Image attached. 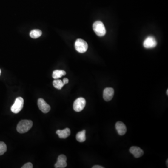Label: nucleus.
Returning <instances> with one entry per match:
<instances>
[{"label": "nucleus", "mask_w": 168, "mask_h": 168, "mask_svg": "<svg viewBox=\"0 0 168 168\" xmlns=\"http://www.w3.org/2000/svg\"><path fill=\"white\" fill-rule=\"evenodd\" d=\"M7 151V146L4 142L0 141V155L4 154Z\"/></svg>", "instance_id": "obj_17"}, {"label": "nucleus", "mask_w": 168, "mask_h": 168, "mask_svg": "<svg viewBox=\"0 0 168 168\" xmlns=\"http://www.w3.org/2000/svg\"><path fill=\"white\" fill-rule=\"evenodd\" d=\"M33 125V122L30 120H21L18 123L16 127L18 132L21 134H24L28 132L31 129Z\"/></svg>", "instance_id": "obj_1"}, {"label": "nucleus", "mask_w": 168, "mask_h": 168, "mask_svg": "<svg viewBox=\"0 0 168 168\" xmlns=\"http://www.w3.org/2000/svg\"><path fill=\"white\" fill-rule=\"evenodd\" d=\"M24 105V100L23 98L20 97L17 98L16 99L14 104L11 107V110L14 114H18V112H19L21 110V109H23Z\"/></svg>", "instance_id": "obj_3"}, {"label": "nucleus", "mask_w": 168, "mask_h": 168, "mask_svg": "<svg viewBox=\"0 0 168 168\" xmlns=\"http://www.w3.org/2000/svg\"><path fill=\"white\" fill-rule=\"evenodd\" d=\"M66 75V72L64 70H56L53 72V78L54 79H58L62 76Z\"/></svg>", "instance_id": "obj_13"}, {"label": "nucleus", "mask_w": 168, "mask_h": 168, "mask_svg": "<svg viewBox=\"0 0 168 168\" xmlns=\"http://www.w3.org/2000/svg\"><path fill=\"white\" fill-rule=\"evenodd\" d=\"M93 28L94 32L98 36H103L106 33V30L105 29V26L101 21H95L93 24Z\"/></svg>", "instance_id": "obj_2"}, {"label": "nucleus", "mask_w": 168, "mask_h": 168, "mask_svg": "<svg viewBox=\"0 0 168 168\" xmlns=\"http://www.w3.org/2000/svg\"><path fill=\"white\" fill-rule=\"evenodd\" d=\"M42 31L40 30H38V29L31 30L30 32V37L32 38L35 39L39 38L40 36L42 35Z\"/></svg>", "instance_id": "obj_15"}, {"label": "nucleus", "mask_w": 168, "mask_h": 168, "mask_svg": "<svg viewBox=\"0 0 168 168\" xmlns=\"http://www.w3.org/2000/svg\"><path fill=\"white\" fill-rule=\"evenodd\" d=\"M67 158L64 155H61L58 157L57 163L55 164V168H64L67 167Z\"/></svg>", "instance_id": "obj_8"}, {"label": "nucleus", "mask_w": 168, "mask_h": 168, "mask_svg": "<svg viewBox=\"0 0 168 168\" xmlns=\"http://www.w3.org/2000/svg\"><path fill=\"white\" fill-rule=\"evenodd\" d=\"M56 134L61 139H65L70 135L71 130L69 128H66L63 130H58L56 131Z\"/></svg>", "instance_id": "obj_12"}, {"label": "nucleus", "mask_w": 168, "mask_h": 168, "mask_svg": "<svg viewBox=\"0 0 168 168\" xmlns=\"http://www.w3.org/2000/svg\"><path fill=\"white\" fill-rule=\"evenodd\" d=\"M167 166H168V160H167Z\"/></svg>", "instance_id": "obj_23"}, {"label": "nucleus", "mask_w": 168, "mask_h": 168, "mask_svg": "<svg viewBox=\"0 0 168 168\" xmlns=\"http://www.w3.org/2000/svg\"><path fill=\"white\" fill-rule=\"evenodd\" d=\"M38 105L40 110L43 113L46 114L50 110V107L43 98H39L38 101Z\"/></svg>", "instance_id": "obj_6"}, {"label": "nucleus", "mask_w": 168, "mask_h": 168, "mask_svg": "<svg viewBox=\"0 0 168 168\" xmlns=\"http://www.w3.org/2000/svg\"><path fill=\"white\" fill-rule=\"evenodd\" d=\"M86 130H83L82 131L78 132L76 135V139L80 142L85 141L86 140Z\"/></svg>", "instance_id": "obj_14"}, {"label": "nucleus", "mask_w": 168, "mask_h": 168, "mask_svg": "<svg viewBox=\"0 0 168 168\" xmlns=\"http://www.w3.org/2000/svg\"><path fill=\"white\" fill-rule=\"evenodd\" d=\"M166 93H167V95H168V90L167 89V91H166Z\"/></svg>", "instance_id": "obj_21"}, {"label": "nucleus", "mask_w": 168, "mask_h": 168, "mask_svg": "<svg viewBox=\"0 0 168 168\" xmlns=\"http://www.w3.org/2000/svg\"><path fill=\"white\" fill-rule=\"evenodd\" d=\"M63 82L64 84V85L67 84L69 82L68 79L67 78H64L63 80Z\"/></svg>", "instance_id": "obj_19"}, {"label": "nucleus", "mask_w": 168, "mask_h": 168, "mask_svg": "<svg viewBox=\"0 0 168 168\" xmlns=\"http://www.w3.org/2000/svg\"><path fill=\"white\" fill-rule=\"evenodd\" d=\"M156 39L152 36H148L144 42V46L145 48H153L156 46Z\"/></svg>", "instance_id": "obj_7"}, {"label": "nucleus", "mask_w": 168, "mask_h": 168, "mask_svg": "<svg viewBox=\"0 0 168 168\" xmlns=\"http://www.w3.org/2000/svg\"><path fill=\"white\" fill-rule=\"evenodd\" d=\"M115 127L117 131L120 135H123L126 133V126L121 121H118L115 124Z\"/></svg>", "instance_id": "obj_11"}, {"label": "nucleus", "mask_w": 168, "mask_h": 168, "mask_svg": "<svg viewBox=\"0 0 168 168\" xmlns=\"http://www.w3.org/2000/svg\"><path fill=\"white\" fill-rule=\"evenodd\" d=\"M53 85L55 88L60 90L64 85L63 82V81L60 79H55L53 81Z\"/></svg>", "instance_id": "obj_16"}, {"label": "nucleus", "mask_w": 168, "mask_h": 168, "mask_svg": "<svg viewBox=\"0 0 168 168\" xmlns=\"http://www.w3.org/2000/svg\"><path fill=\"white\" fill-rule=\"evenodd\" d=\"M1 70L0 69V75H1Z\"/></svg>", "instance_id": "obj_22"}, {"label": "nucleus", "mask_w": 168, "mask_h": 168, "mask_svg": "<svg viewBox=\"0 0 168 168\" xmlns=\"http://www.w3.org/2000/svg\"><path fill=\"white\" fill-rule=\"evenodd\" d=\"M88 44L87 42L82 39H78L75 42V49L78 53H85L88 49Z\"/></svg>", "instance_id": "obj_4"}, {"label": "nucleus", "mask_w": 168, "mask_h": 168, "mask_svg": "<svg viewBox=\"0 0 168 168\" xmlns=\"http://www.w3.org/2000/svg\"><path fill=\"white\" fill-rule=\"evenodd\" d=\"M130 151L134 155L135 158H139L144 155V152L140 148L136 146H133L130 149Z\"/></svg>", "instance_id": "obj_10"}, {"label": "nucleus", "mask_w": 168, "mask_h": 168, "mask_svg": "<svg viewBox=\"0 0 168 168\" xmlns=\"http://www.w3.org/2000/svg\"><path fill=\"white\" fill-rule=\"evenodd\" d=\"M114 93L115 92L113 88L111 87L106 88L103 91V98L106 101H110L114 97Z\"/></svg>", "instance_id": "obj_9"}, {"label": "nucleus", "mask_w": 168, "mask_h": 168, "mask_svg": "<svg viewBox=\"0 0 168 168\" xmlns=\"http://www.w3.org/2000/svg\"><path fill=\"white\" fill-rule=\"evenodd\" d=\"M33 165L31 163H27L25 164L24 165L21 167V168H32Z\"/></svg>", "instance_id": "obj_18"}, {"label": "nucleus", "mask_w": 168, "mask_h": 168, "mask_svg": "<svg viewBox=\"0 0 168 168\" xmlns=\"http://www.w3.org/2000/svg\"><path fill=\"white\" fill-rule=\"evenodd\" d=\"M93 168H104V167L100 165H95L92 167Z\"/></svg>", "instance_id": "obj_20"}, {"label": "nucleus", "mask_w": 168, "mask_h": 168, "mask_svg": "<svg viewBox=\"0 0 168 168\" xmlns=\"http://www.w3.org/2000/svg\"><path fill=\"white\" fill-rule=\"evenodd\" d=\"M86 105V101L83 98H78L75 100L73 103V109L77 112L81 111L85 108Z\"/></svg>", "instance_id": "obj_5"}]
</instances>
